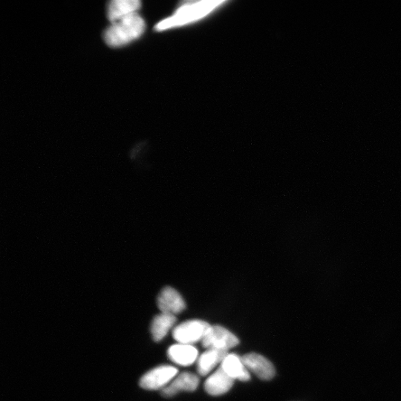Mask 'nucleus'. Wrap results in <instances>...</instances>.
<instances>
[{"mask_svg":"<svg viewBox=\"0 0 401 401\" xmlns=\"http://www.w3.org/2000/svg\"><path fill=\"white\" fill-rule=\"evenodd\" d=\"M228 354V351L208 349L205 351L197 360V371L202 376H205L215 368Z\"/></svg>","mask_w":401,"mask_h":401,"instance_id":"ddd939ff","label":"nucleus"},{"mask_svg":"<svg viewBox=\"0 0 401 401\" xmlns=\"http://www.w3.org/2000/svg\"><path fill=\"white\" fill-rule=\"evenodd\" d=\"M178 369L172 366H161L149 371L140 380V387L147 390L164 389L178 374Z\"/></svg>","mask_w":401,"mask_h":401,"instance_id":"20e7f679","label":"nucleus"},{"mask_svg":"<svg viewBox=\"0 0 401 401\" xmlns=\"http://www.w3.org/2000/svg\"><path fill=\"white\" fill-rule=\"evenodd\" d=\"M168 357L176 365L189 367L197 360L199 351L192 345L175 344L167 351Z\"/></svg>","mask_w":401,"mask_h":401,"instance_id":"9d476101","label":"nucleus"},{"mask_svg":"<svg viewBox=\"0 0 401 401\" xmlns=\"http://www.w3.org/2000/svg\"><path fill=\"white\" fill-rule=\"evenodd\" d=\"M157 304L162 313L178 314L186 309L182 296L171 287H166L158 296Z\"/></svg>","mask_w":401,"mask_h":401,"instance_id":"0eeeda50","label":"nucleus"},{"mask_svg":"<svg viewBox=\"0 0 401 401\" xmlns=\"http://www.w3.org/2000/svg\"><path fill=\"white\" fill-rule=\"evenodd\" d=\"M144 30V19L136 13L113 23L105 31L104 39L111 47H118L138 39Z\"/></svg>","mask_w":401,"mask_h":401,"instance_id":"f03ea898","label":"nucleus"},{"mask_svg":"<svg viewBox=\"0 0 401 401\" xmlns=\"http://www.w3.org/2000/svg\"><path fill=\"white\" fill-rule=\"evenodd\" d=\"M140 8L141 2L138 0H113L108 6L109 20L115 23L120 19L137 13Z\"/></svg>","mask_w":401,"mask_h":401,"instance_id":"9b49d317","label":"nucleus"},{"mask_svg":"<svg viewBox=\"0 0 401 401\" xmlns=\"http://www.w3.org/2000/svg\"><path fill=\"white\" fill-rule=\"evenodd\" d=\"M177 319L175 315L161 313L155 316L151 324V334L154 341L163 340L168 332L173 329Z\"/></svg>","mask_w":401,"mask_h":401,"instance_id":"4468645a","label":"nucleus"},{"mask_svg":"<svg viewBox=\"0 0 401 401\" xmlns=\"http://www.w3.org/2000/svg\"><path fill=\"white\" fill-rule=\"evenodd\" d=\"M199 385V378L191 372H183L176 376L169 385L162 390V395L165 398L173 397L180 391H193Z\"/></svg>","mask_w":401,"mask_h":401,"instance_id":"6e6552de","label":"nucleus"},{"mask_svg":"<svg viewBox=\"0 0 401 401\" xmlns=\"http://www.w3.org/2000/svg\"><path fill=\"white\" fill-rule=\"evenodd\" d=\"M248 370L260 380H270L274 378L276 370L272 362L257 353H249L241 357Z\"/></svg>","mask_w":401,"mask_h":401,"instance_id":"423d86ee","label":"nucleus"},{"mask_svg":"<svg viewBox=\"0 0 401 401\" xmlns=\"http://www.w3.org/2000/svg\"><path fill=\"white\" fill-rule=\"evenodd\" d=\"M206 349H216L228 351L239 343L236 336L221 325L211 326L210 329L202 341Z\"/></svg>","mask_w":401,"mask_h":401,"instance_id":"39448f33","label":"nucleus"},{"mask_svg":"<svg viewBox=\"0 0 401 401\" xmlns=\"http://www.w3.org/2000/svg\"><path fill=\"white\" fill-rule=\"evenodd\" d=\"M235 380L220 367L205 381L204 389L212 396L222 395L234 386Z\"/></svg>","mask_w":401,"mask_h":401,"instance_id":"1a4fd4ad","label":"nucleus"},{"mask_svg":"<svg viewBox=\"0 0 401 401\" xmlns=\"http://www.w3.org/2000/svg\"><path fill=\"white\" fill-rule=\"evenodd\" d=\"M221 368L234 380L248 381L250 379L249 371L242 361L241 357L236 354H228L221 363Z\"/></svg>","mask_w":401,"mask_h":401,"instance_id":"f8f14e48","label":"nucleus"},{"mask_svg":"<svg viewBox=\"0 0 401 401\" xmlns=\"http://www.w3.org/2000/svg\"><path fill=\"white\" fill-rule=\"evenodd\" d=\"M226 3L214 0L185 3L177 9L172 16L158 23L155 30L162 32L198 22Z\"/></svg>","mask_w":401,"mask_h":401,"instance_id":"f257e3e1","label":"nucleus"},{"mask_svg":"<svg viewBox=\"0 0 401 401\" xmlns=\"http://www.w3.org/2000/svg\"><path fill=\"white\" fill-rule=\"evenodd\" d=\"M211 326L204 321H188L177 325L173 331V336L178 343L193 345L202 341Z\"/></svg>","mask_w":401,"mask_h":401,"instance_id":"7ed1b4c3","label":"nucleus"}]
</instances>
